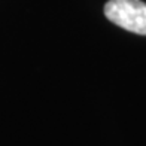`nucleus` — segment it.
I'll list each match as a JSON object with an SVG mask.
<instances>
[{
	"mask_svg": "<svg viewBox=\"0 0 146 146\" xmlns=\"http://www.w3.org/2000/svg\"><path fill=\"white\" fill-rule=\"evenodd\" d=\"M104 15L118 27L146 36V3L142 0H109Z\"/></svg>",
	"mask_w": 146,
	"mask_h": 146,
	"instance_id": "nucleus-1",
	"label": "nucleus"
}]
</instances>
